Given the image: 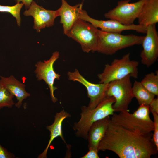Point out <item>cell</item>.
Returning a JSON list of instances; mask_svg holds the SVG:
<instances>
[{
	"label": "cell",
	"mask_w": 158,
	"mask_h": 158,
	"mask_svg": "<svg viewBox=\"0 0 158 158\" xmlns=\"http://www.w3.org/2000/svg\"><path fill=\"white\" fill-rule=\"evenodd\" d=\"M150 111L158 114V98H154L149 104Z\"/></svg>",
	"instance_id": "26"
},
{
	"label": "cell",
	"mask_w": 158,
	"mask_h": 158,
	"mask_svg": "<svg viewBox=\"0 0 158 158\" xmlns=\"http://www.w3.org/2000/svg\"><path fill=\"white\" fill-rule=\"evenodd\" d=\"M154 119V133L153 134V141L158 149V114L155 112H152Z\"/></svg>",
	"instance_id": "23"
},
{
	"label": "cell",
	"mask_w": 158,
	"mask_h": 158,
	"mask_svg": "<svg viewBox=\"0 0 158 158\" xmlns=\"http://www.w3.org/2000/svg\"><path fill=\"white\" fill-rule=\"evenodd\" d=\"M145 36L106 32L98 30L96 51L107 55L135 45L141 44Z\"/></svg>",
	"instance_id": "4"
},
{
	"label": "cell",
	"mask_w": 158,
	"mask_h": 158,
	"mask_svg": "<svg viewBox=\"0 0 158 158\" xmlns=\"http://www.w3.org/2000/svg\"><path fill=\"white\" fill-rule=\"evenodd\" d=\"M152 136V132L143 134L133 131L110 119L98 149L111 151L120 158H150L158 152Z\"/></svg>",
	"instance_id": "1"
},
{
	"label": "cell",
	"mask_w": 158,
	"mask_h": 158,
	"mask_svg": "<svg viewBox=\"0 0 158 158\" xmlns=\"http://www.w3.org/2000/svg\"><path fill=\"white\" fill-rule=\"evenodd\" d=\"M59 53L55 51L49 59L43 61H40L35 65V73L38 80H44L48 85L50 90L51 99L54 103L57 101L54 95V91L58 88L54 85L55 80L60 79L61 75L56 73L54 68V64L59 58Z\"/></svg>",
	"instance_id": "9"
},
{
	"label": "cell",
	"mask_w": 158,
	"mask_h": 158,
	"mask_svg": "<svg viewBox=\"0 0 158 158\" xmlns=\"http://www.w3.org/2000/svg\"><path fill=\"white\" fill-rule=\"evenodd\" d=\"M79 18L91 23L96 28H100L101 30L104 32L121 33L124 30H133L141 33L146 32L147 28L139 24H133L126 25L113 19L103 20L95 19L90 17L87 12L82 9L80 12Z\"/></svg>",
	"instance_id": "11"
},
{
	"label": "cell",
	"mask_w": 158,
	"mask_h": 158,
	"mask_svg": "<svg viewBox=\"0 0 158 158\" xmlns=\"http://www.w3.org/2000/svg\"><path fill=\"white\" fill-rule=\"evenodd\" d=\"M130 75L108 83L106 96H112L115 100L113 105L115 112L128 111L130 104L133 98L132 84Z\"/></svg>",
	"instance_id": "7"
},
{
	"label": "cell",
	"mask_w": 158,
	"mask_h": 158,
	"mask_svg": "<svg viewBox=\"0 0 158 158\" xmlns=\"http://www.w3.org/2000/svg\"><path fill=\"white\" fill-rule=\"evenodd\" d=\"M139 63L131 60L128 53L120 59H114L111 64L105 65L103 72L98 74L99 83H108L128 75L136 78L138 75Z\"/></svg>",
	"instance_id": "5"
},
{
	"label": "cell",
	"mask_w": 158,
	"mask_h": 158,
	"mask_svg": "<svg viewBox=\"0 0 158 158\" xmlns=\"http://www.w3.org/2000/svg\"><path fill=\"white\" fill-rule=\"evenodd\" d=\"M89 149L88 152L81 158H99L98 153V150L97 149L90 148Z\"/></svg>",
	"instance_id": "24"
},
{
	"label": "cell",
	"mask_w": 158,
	"mask_h": 158,
	"mask_svg": "<svg viewBox=\"0 0 158 158\" xmlns=\"http://www.w3.org/2000/svg\"><path fill=\"white\" fill-rule=\"evenodd\" d=\"M23 5L22 3H17L16 5L12 6L0 5V12H6L11 14L16 18L17 25L20 26L21 23L20 13Z\"/></svg>",
	"instance_id": "22"
},
{
	"label": "cell",
	"mask_w": 158,
	"mask_h": 158,
	"mask_svg": "<svg viewBox=\"0 0 158 158\" xmlns=\"http://www.w3.org/2000/svg\"><path fill=\"white\" fill-rule=\"evenodd\" d=\"M67 75L70 80L78 82L86 87L90 99L87 106L89 109L95 108L106 97L108 83L95 84L90 82L82 76L76 69L74 71L68 72Z\"/></svg>",
	"instance_id": "10"
},
{
	"label": "cell",
	"mask_w": 158,
	"mask_h": 158,
	"mask_svg": "<svg viewBox=\"0 0 158 158\" xmlns=\"http://www.w3.org/2000/svg\"><path fill=\"white\" fill-rule=\"evenodd\" d=\"M149 105H140L133 113L127 111L114 113L110 118L116 124L133 131L147 133L153 131L154 122L150 118Z\"/></svg>",
	"instance_id": "3"
},
{
	"label": "cell",
	"mask_w": 158,
	"mask_h": 158,
	"mask_svg": "<svg viewBox=\"0 0 158 158\" xmlns=\"http://www.w3.org/2000/svg\"><path fill=\"white\" fill-rule=\"evenodd\" d=\"M28 9L23 13L26 16H32L34 19L33 28L37 32L45 27L53 26L55 19L58 17L56 11L47 10L37 4L33 1Z\"/></svg>",
	"instance_id": "13"
},
{
	"label": "cell",
	"mask_w": 158,
	"mask_h": 158,
	"mask_svg": "<svg viewBox=\"0 0 158 158\" xmlns=\"http://www.w3.org/2000/svg\"><path fill=\"white\" fill-rule=\"evenodd\" d=\"M132 92L139 105H149L155 95L147 89L140 82L135 81L132 86Z\"/></svg>",
	"instance_id": "19"
},
{
	"label": "cell",
	"mask_w": 158,
	"mask_h": 158,
	"mask_svg": "<svg viewBox=\"0 0 158 158\" xmlns=\"http://www.w3.org/2000/svg\"><path fill=\"white\" fill-rule=\"evenodd\" d=\"M14 96L0 80V109L5 107H11L15 104L13 100Z\"/></svg>",
	"instance_id": "21"
},
{
	"label": "cell",
	"mask_w": 158,
	"mask_h": 158,
	"mask_svg": "<svg viewBox=\"0 0 158 158\" xmlns=\"http://www.w3.org/2000/svg\"><path fill=\"white\" fill-rule=\"evenodd\" d=\"M14 1L17 3L21 2L26 8H28L33 0H14Z\"/></svg>",
	"instance_id": "27"
},
{
	"label": "cell",
	"mask_w": 158,
	"mask_h": 158,
	"mask_svg": "<svg viewBox=\"0 0 158 158\" xmlns=\"http://www.w3.org/2000/svg\"><path fill=\"white\" fill-rule=\"evenodd\" d=\"M142 85L149 91L158 96V72L147 74L140 81Z\"/></svg>",
	"instance_id": "20"
},
{
	"label": "cell",
	"mask_w": 158,
	"mask_h": 158,
	"mask_svg": "<svg viewBox=\"0 0 158 158\" xmlns=\"http://www.w3.org/2000/svg\"><path fill=\"white\" fill-rule=\"evenodd\" d=\"M15 156L12 153L8 152L0 144V158H13Z\"/></svg>",
	"instance_id": "25"
},
{
	"label": "cell",
	"mask_w": 158,
	"mask_h": 158,
	"mask_svg": "<svg viewBox=\"0 0 158 158\" xmlns=\"http://www.w3.org/2000/svg\"><path fill=\"white\" fill-rule=\"evenodd\" d=\"M0 78V80L8 90L16 96L18 102L15 104V106L17 108H20L23 100L30 96V93L25 90V85L12 75L7 77L1 76Z\"/></svg>",
	"instance_id": "18"
},
{
	"label": "cell",
	"mask_w": 158,
	"mask_h": 158,
	"mask_svg": "<svg viewBox=\"0 0 158 158\" xmlns=\"http://www.w3.org/2000/svg\"><path fill=\"white\" fill-rule=\"evenodd\" d=\"M98 30L91 23L79 18L66 35L78 42L83 51L94 52L96 51Z\"/></svg>",
	"instance_id": "6"
},
{
	"label": "cell",
	"mask_w": 158,
	"mask_h": 158,
	"mask_svg": "<svg viewBox=\"0 0 158 158\" xmlns=\"http://www.w3.org/2000/svg\"><path fill=\"white\" fill-rule=\"evenodd\" d=\"M115 102L113 97L106 96L93 109L85 106L82 107L80 118L73 127L76 136L87 140L88 131L93 123L114 114L113 105Z\"/></svg>",
	"instance_id": "2"
},
{
	"label": "cell",
	"mask_w": 158,
	"mask_h": 158,
	"mask_svg": "<svg viewBox=\"0 0 158 158\" xmlns=\"http://www.w3.org/2000/svg\"><path fill=\"white\" fill-rule=\"evenodd\" d=\"M146 34L141 44L143 49L140 57L141 63L149 67L155 63L158 57V34L156 24L147 26Z\"/></svg>",
	"instance_id": "12"
},
{
	"label": "cell",
	"mask_w": 158,
	"mask_h": 158,
	"mask_svg": "<svg viewBox=\"0 0 158 158\" xmlns=\"http://www.w3.org/2000/svg\"><path fill=\"white\" fill-rule=\"evenodd\" d=\"M138 24L146 28L158 22V0H146L137 18Z\"/></svg>",
	"instance_id": "17"
},
{
	"label": "cell",
	"mask_w": 158,
	"mask_h": 158,
	"mask_svg": "<svg viewBox=\"0 0 158 158\" xmlns=\"http://www.w3.org/2000/svg\"><path fill=\"white\" fill-rule=\"evenodd\" d=\"M61 1V6L56 11L58 16L60 17V22L62 25L63 33L66 35L79 18V13L82 9V4L71 6L66 0Z\"/></svg>",
	"instance_id": "14"
},
{
	"label": "cell",
	"mask_w": 158,
	"mask_h": 158,
	"mask_svg": "<svg viewBox=\"0 0 158 158\" xmlns=\"http://www.w3.org/2000/svg\"><path fill=\"white\" fill-rule=\"evenodd\" d=\"M110 119L108 116L94 122L91 126L87 135L88 149L93 148L98 150L99 144L105 134Z\"/></svg>",
	"instance_id": "16"
},
{
	"label": "cell",
	"mask_w": 158,
	"mask_h": 158,
	"mask_svg": "<svg viewBox=\"0 0 158 158\" xmlns=\"http://www.w3.org/2000/svg\"><path fill=\"white\" fill-rule=\"evenodd\" d=\"M71 114L64 110L56 113L53 123L46 127L50 132V138L44 151L38 156L39 158H46L48 150L52 141L56 138L60 137L64 143L66 144L63 137L62 130L63 122L66 118L70 117Z\"/></svg>",
	"instance_id": "15"
},
{
	"label": "cell",
	"mask_w": 158,
	"mask_h": 158,
	"mask_svg": "<svg viewBox=\"0 0 158 158\" xmlns=\"http://www.w3.org/2000/svg\"><path fill=\"white\" fill-rule=\"evenodd\" d=\"M130 1H118L116 6L105 13L104 17L108 19L116 20L124 25L133 24L146 0H139L133 3H130Z\"/></svg>",
	"instance_id": "8"
}]
</instances>
